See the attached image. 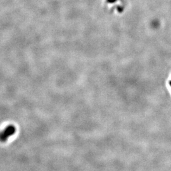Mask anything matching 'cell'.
Listing matches in <instances>:
<instances>
[{
    "label": "cell",
    "mask_w": 171,
    "mask_h": 171,
    "mask_svg": "<svg viewBox=\"0 0 171 171\" xmlns=\"http://www.w3.org/2000/svg\"><path fill=\"white\" fill-rule=\"evenodd\" d=\"M15 132V128L14 126L10 125V126L7 127L5 131L0 134V140L2 141H5L9 136L13 135Z\"/></svg>",
    "instance_id": "cell-1"
},
{
    "label": "cell",
    "mask_w": 171,
    "mask_h": 171,
    "mask_svg": "<svg viewBox=\"0 0 171 171\" xmlns=\"http://www.w3.org/2000/svg\"><path fill=\"white\" fill-rule=\"evenodd\" d=\"M169 84H170V86H171V81H170V82H169Z\"/></svg>",
    "instance_id": "cell-2"
}]
</instances>
